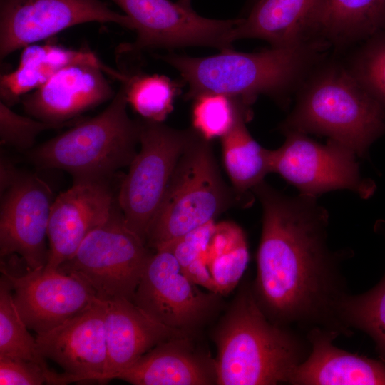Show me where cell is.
Listing matches in <instances>:
<instances>
[{
  "label": "cell",
  "mask_w": 385,
  "mask_h": 385,
  "mask_svg": "<svg viewBox=\"0 0 385 385\" xmlns=\"http://www.w3.org/2000/svg\"><path fill=\"white\" fill-rule=\"evenodd\" d=\"M195 133L193 128L178 130L163 122L140 120V149L121 183L117 201L127 226L145 243L176 165Z\"/></svg>",
  "instance_id": "cell-8"
},
{
  "label": "cell",
  "mask_w": 385,
  "mask_h": 385,
  "mask_svg": "<svg viewBox=\"0 0 385 385\" xmlns=\"http://www.w3.org/2000/svg\"><path fill=\"white\" fill-rule=\"evenodd\" d=\"M104 315V302L98 299L59 326L36 334L39 351L60 366L73 382L104 384L107 369Z\"/></svg>",
  "instance_id": "cell-17"
},
{
  "label": "cell",
  "mask_w": 385,
  "mask_h": 385,
  "mask_svg": "<svg viewBox=\"0 0 385 385\" xmlns=\"http://www.w3.org/2000/svg\"><path fill=\"white\" fill-rule=\"evenodd\" d=\"M216 222H208L176 239L168 246L174 255L182 270L195 261L204 258L213 235Z\"/></svg>",
  "instance_id": "cell-32"
},
{
  "label": "cell",
  "mask_w": 385,
  "mask_h": 385,
  "mask_svg": "<svg viewBox=\"0 0 385 385\" xmlns=\"http://www.w3.org/2000/svg\"><path fill=\"white\" fill-rule=\"evenodd\" d=\"M325 0H257L234 28L232 42L260 38L272 47L290 46L314 36Z\"/></svg>",
  "instance_id": "cell-20"
},
{
  "label": "cell",
  "mask_w": 385,
  "mask_h": 385,
  "mask_svg": "<svg viewBox=\"0 0 385 385\" xmlns=\"http://www.w3.org/2000/svg\"><path fill=\"white\" fill-rule=\"evenodd\" d=\"M192 128L211 140L222 138L240 119L252 118L251 106L218 93H204L193 99Z\"/></svg>",
  "instance_id": "cell-28"
},
{
  "label": "cell",
  "mask_w": 385,
  "mask_h": 385,
  "mask_svg": "<svg viewBox=\"0 0 385 385\" xmlns=\"http://www.w3.org/2000/svg\"><path fill=\"white\" fill-rule=\"evenodd\" d=\"M61 127L19 115L0 101L1 144L19 150H29L41 132Z\"/></svg>",
  "instance_id": "cell-30"
},
{
  "label": "cell",
  "mask_w": 385,
  "mask_h": 385,
  "mask_svg": "<svg viewBox=\"0 0 385 385\" xmlns=\"http://www.w3.org/2000/svg\"><path fill=\"white\" fill-rule=\"evenodd\" d=\"M188 337L153 347L115 379L134 385H206L216 383L215 360L198 354Z\"/></svg>",
  "instance_id": "cell-21"
},
{
  "label": "cell",
  "mask_w": 385,
  "mask_h": 385,
  "mask_svg": "<svg viewBox=\"0 0 385 385\" xmlns=\"http://www.w3.org/2000/svg\"><path fill=\"white\" fill-rule=\"evenodd\" d=\"M249 259L247 243L245 241L208 260L217 293L226 294L235 287L247 268Z\"/></svg>",
  "instance_id": "cell-31"
},
{
  "label": "cell",
  "mask_w": 385,
  "mask_h": 385,
  "mask_svg": "<svg viewBox=\"0 0 385 385\" xmlns=\"http://www.w3.org/2000/svg\"><path fill=\"white\" fill-rule=\"evenodd\" d=\"M103 72L120 80L122 73L101 61L71 63L21 102L30 116L61 128L74 123L81 113L112 100L115 93Z\"/></svg>",
  "instance_id": "cell-15"
},
{
  "label": "cell",
  "mask_w": 385,
  "mask_h": 385,
  "mask_svg": "<svg viewBox=\"0 0 385 385\" xmlns=\"http://www.w3.org/2000/svg\"><path fill=\"white\" fill-rule=\"evenodd\" d=\"M128 103L143 119L163 122L173 109L179 85L158 74H124L121 81Z\"/></svg>",
  "instance_id": "cell-27"
},
{
  "label": "cell",
  "mask_w": 385,
  "mask_h": 385,
  "mask_svg": "<svg viewBox=\"0 0 385 385\" xmlns=\"http://www.w3.org/2000/svg\"><path fill=\"white\" fill-rule=\"evenodd\" d=\"M210 141L196 131L180 156L147 233L150 249L163 248L215 221L237 198L220 175Z\"/></svg>",
  "instance_id": "cell-6"
},
{
  "label": "cell",
  "mask_w": 385,
  "mask_h": 385,
  "mask_svg": "<svg viewBox=\"0 0 385 385\" xmlns=\"http://www.w3.org/2000/svg\"><path fill=\"white\" fill-rule=\"evenodd\" d=\"M296 94L292 111L279 126L283 134L326 136L360 158H365L371 145L385 135V106L346 65L324 60Z\"/></svg>",
  "instance_id": "cell-4"
},
{
  "label": "cell",
  "mask_w": 385,
  "mask_h": 385,
  "mask_svg": "<svg viewBox=\"0 0 385 385\" xmlns=\"http://www.w3.org/2000/svg\"><path fill=\"white\" fill-rule=\"evenodd\" d=\"M339 314L347 330H361L372 339L385 363V274L370 290L356 295L349 293L340 305Z\"/></svg>",
  "instance_id": "cell-26"
},
{
  "label": "cell",
  "mask_w": 385,
  "mask_h": 385,
  "mask_svg": "<svg viewBox=\"0 0 385 385\" xmlns=\"http://www.w3.org/2000/svg\"><path fill=\"white\" fill-rule=\"evenodd\" d=\"M17 310L29 329L49 331L76 316L98 298L83 280L45 267L14 274L1 267Z\"/></svg>",
  "instance_id": "cell-14"
},
{
  "label": "cell",
  "mask_w": 385,
  "mask_h": 385,
  "mask_svg": "<svg viewBox=\"0 0 385 385\" xmlns=\"http://www.w3.org/2000/svg\"><path fill=\"white\" fill-rule=\"evenodd\" d=\"M240 119L222 138L223 163L236 197H241L271 173L270 150L261 146Z\"/></svg>",
  "instance_id": "cell-24"
},
{
  "label": "cell",
  "mask_w": 385,
  "mask_h": 385,
  "mask_svg": "<svg viewBox=\"0 0 385 385\" xmlns=\"http://www.w3.org/2000/svg\"><path fill=\"white\" fill-rule=\"evenodd\" d=\"M311 349L294 371L293 385H385V363L336 346L340 334L315 327L306 333Z\"/></svg>",
  "instance_id": "cell-19"
},
{
  "label": "cell",
  "mask_w": 385,
  "mask_h": 385,
  "mask_svg": "<svg viewBox=\"0 0 385 385\" xmlns=\"http://www.w3.org/2000/svg\"><path fill=\"white\" fill-rule=\"evenodd\" d=\"M103 302L107 348L104 384L115 379L159 343L189 336L154 320L133 301L113 299Z\"/></svg>",
  "instance_id": "cell-18"
},
{
  "label": "cell",
  "mask_w": 385,
  "mask_h": 385,
  "mask_svg": "<svg viewBox=\"0 0 385 385\" xmlns=\"http://www.w3.org/2000/svg\"><path fill=\"white\" fill-rule=\"evenodd\" d=\"M133 22L137 36L123 45L118 54H138L153 48L188 46L232 49V31L239 19L203 17L191 6L170 0H111Z\"/></svg>",
  "instance_id": "cell-10"
},
{
  "label": "cell",
  "mask_w": 385,
  "mask_h": 385,
  "mask_svg": "<svg viewBox=\"0 0 385 385\" xmlns=\"http://www.w3.org/2000/svg\"><path fill=\"white\" fill-rule=\"evenodd\" d=\"M114 23L133 30L130 19L101 0H0V57L87 23Z\"/></svg>",
  "instance_id": "cell-11"
},
{
  "label": "cell",
  "mask_w": 385,
  "mask_h": 385,
  "mask_svg": "<svg viewBox=\"0 0 385 385\" xmlns=\"http://www.w3.org/2000/svg\"><path fill=\"white\" fill-rule=\"evenodd\" d=\"M330 48L325 41L312 38L254 53L232 48L207 57L168 53L157 58L180 73L188 86L187 100L218 93L252 106L263 94L285 105Z\"/></svg>",
  "instance_id": "cell-2"
},
{
  "label": "cell",
  "mask_w": 385,
  "mask_h": 385,
  "mask_svg": "<svg viewBox=\"0 0 385 385\" xmlns=\"http://www.w3.org/2000/svg\"><path fill=\"white\" fill-rule=\"evenodd\" d=\"M262 209L255 297L274 322L306 333L320 327L349 337L340 319L349 294L346 250L327 244L329 214L316 197H289L265 181L253 190Z\"/></svg>",
  "instance_id": "cell-1"
},
{
  "label": "cell",
  "mask_w": 385,
  "mask_h": 385,
  "mask_svg": "<svg viewBox=\"0 0 385 385\" xmlns=\"http://www.w3.org/2000/svg\"><path fill=\"white\" fill-rule=\"evenodd\" d=\"M14 303L9 282L1 274L0 280V356L22 359L39 366L46 374L48 384L72 383L64 372L51 369L46 358L39 351L36 339L28 331Z\"/></svg>",
  "instance_id": "cell-25"
},
{
  "label": "cell",
  "mask_w": 385,
  "mask_h": 385,
  "mask_svg": "<svg viewBox=\"0 0 385 385\" xmlns=\"http://www.w3.org/2000/svg\"><path fill=\"white\" fill-rule=\"evenodd\" d=\"M53 200L49 185L35 175L21 173L1 192V257L17 255L28 270L46 267V239Z\"/></svg>",
  "instance_id": "cell-13"
},
{
  "label": "cell",
  "mask_w": 385,
  "mask_h": 385,
  "mask_svg": "<svg viewBox=\"0 0 385 385\" xmlns=\"http://www.w3.org/2000/svg\"><path fill=\"white\" fill-rule=\"evenodd\" d=\"M361 43L346 66L357 80L385 106V31Z\"/></svg>",
  "instance_id": "cell-29"
},
{
  "label": "cell",
  "mask_w": 385,
  "mask_h": 385,
  "mask_svg": "<svg viewBox=\"0 0 385 385\" xmlns=\"http://www.w3.org/2000/svg\"><path fill=\"white\" fill-rule=\"evenodd\" d=\"M128 105L121 83L103 112L29 150L28 159L40 168L67 171L74 179H108L137 154L140 120L129 117Z\"/></svg>",
  "instance_id": "cell-5"
},
{
  "label": "cell",
  "mask_w": 385,
  "mask_h": 385,
  "mask_svg": "<svg viewBox=\"0 0 385 385\" xmlns=\"http://www.w3.org/2000/svg\"><path fill=\"white\" fill-rule=\"evenodd\" d=\"M23 48L16 68L1 76V101L10 107L65 66L78 61H100L88 50L77 51L56 44L34 43Z\"/></svg>",
  "instance_id": "cell-22"
},
{
  "label": "cell",
  "mask_w": 385,
  "mask_h": 385,
  "mask_svg": "<svg viewBox=\"0 0 385 385\" xmlns=\"http://www.w3.org/2000/svg\"><path fill=\"white\" fill-rule=\"evenodd\" d=\"M133 302L158 322L189 335L207 319L215 302L185 274L168 248L153 251Z\"/></svg>",
  "instance_id": "cell-12"
},
{
  "label": "cell",
  "mask_w": 385,
  "mask_h": 385,
  "mask_svg": "<svg viewBox=\"0 0 385 385\" xmlns=\"http://www.w3.org/2000/svg\"><path fill=\"white\" fill-rule=\"evenodd\" d=\"M216 384H289L311 346L305 333L272 321L253 291H242L215 335Z\"/></svg>",
  "instance_id": "cell-3"
},
{
  "label": "cell",
  "mask_w": 385,
  "mask_h": 385,
  "mask_svg": "<svg viewBox=\"0 0 385 385\" xmlns=\"http://www.w3.org/2000/svg\"><path fill=\"white\" fill-rule=\"evenodd\" d=\"M0 160V191L3 192L14 183L21 173L12 162L2 154Z\"/></svg>",
  "instance_id": "cell-34"
},
{
  "label": "cell",
  "mask_w": 385,
  "mask_h": 385,
  "mask_svg": "<svg viewBox=\"0 0 385 385\" xmlns=\"http://www.w3.org/2000/svg\"><path fill=\"white\" fill-rule=\"evenodd\" d=\"M152 252L127 226L118 203L109 218L92 230L57 270L78 277L99 299L133 301Z\"/></svg>",
  "instance_id": "cell-7"
},
{
  "label": "cell",
  "mask_w": 385,
  "mask_h": 385,
  "mask_svg": "<svg viewBox=\"0 0 385 385\" xmlns=\"http://www.w3.org/2000/svg\"><path fill=\"white\" fill-rule=\"evenodd\" d=\"M282 146L270 150L271 173L295 187L299 194L317 197L335 190H349L361 198L370 197L375 183L364 178L356 154L332 140L322 144L307 134L289 132Z\"/></svg>",
  "instance_id": "cell-9"
},
{
  "label": "cell",
  "mask_w": 385,
  "mask_h": 385,
  "mask_svg": "<svg viewBox=\"0 0 385 385\" xmlns=\"http://www.w3.org/2000/svg\"><path fill=\"white\" fill-rule=\"evenodd\" d=\"M257 1V0H256Z\"/></svg>",
  "instance_id": "cell-36"
},
{
  "label": "cell",
  "mask_w": 385,
  "mask_h": 385,
  "mask_svg": "<svg viewBox=\"0 0 385 385\" xmlns=\"http://www.w3.org/2000/svg\"><path fill=\"white\" fill-rule=\"evenodd\" d=\"M48 384L43 370L31 362L0 356L1 385H40Z\"/></svg>",
  "instance_id": "cell-33"
},
{
  "label": "cell",
  "mask_w": 385,
  "mask_h": 385,
  "mask_svg": "<svg viewBox=\"0 0 385 385\" xmlns=\"http://www.w3.org/2000/svg\"><path fill=\"white\" fill-rule=\"evenodd\" d=\"M385 31V0H325L314 36L342 49Z\"/></svg>",
  "instance_id": "cell-23"
},
{
  "label": "cell",
  "mask_w": 385,
  "mask_h": 385,
  "mask_svg": "<svg viewBox=\"0 0 385 385\" xmlns=\"http://www.w3.org/2000/svg\"><path fill=\"white\" fill-rule=\"evenodd\" d=\"M178 1L184 6H191V0H178Z\"/></svg>",
  "instance_id": "cell-35"
},
{
  "label": "cell",
  "mask_w": 385,
  "mask_h": 385,
  "mask_svg": "<svg viewBox=\"0 0 385 385\" xmlns=\"http://www.w3.org/2000/svg\"><path fill=\"white\" fill-rule=\"evenodd\" d=\"M106 178L74 179L52 204L48 257L45 269L56 270L77 250L86 237L105 222L116 203Z\"/></svg>",
  "instance_id": "cell-16"
}]
</instances>
